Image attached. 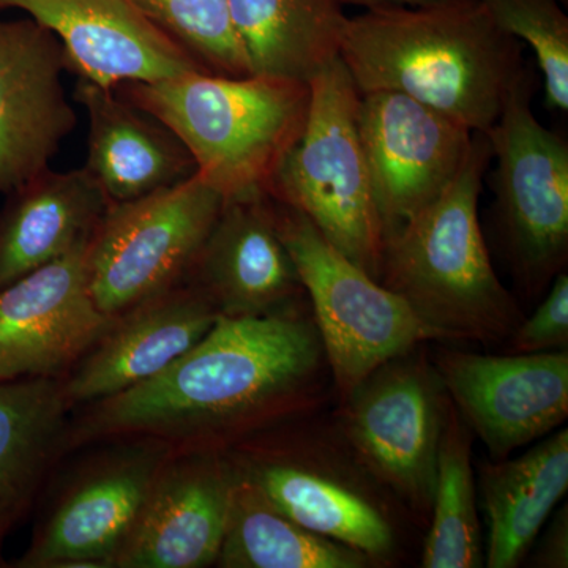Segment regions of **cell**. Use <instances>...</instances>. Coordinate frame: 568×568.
<instances>
[{"label":"cell","mask_w":568,"mask_h":568,"mask_svg":"<svg viewBox=\"0 0 568 568\" xmlns=\"http://www.w3.org/2000/svg\"><path fill=\"white\" fill-rule=\"evenodd\" d=\"M332 383L305 297L261 316H220L159 375L93 403L80 435L200 436L222 450L265 424L308 416Z\"/></svg>","instance_id":"1"},{"label":"cell","mask_w":568,"mask_h":568,"mask_svg":"<svg viewBox=\"0 0 568 568\" xmlns=\"http://www.w3.org/2000/svg\"><path fill=\"white\" fill-rule=\"evenodd\" d=\"M339 59L361 93H405L481 133L528 62L478 0L365 10L347 20Z\"/></svg>","instance_id":"2"},{"label":"cell","mask_w":568,"mask_h":568,"mask_svg":"<svg viewBox=\"0 0 568 568\" xmlns=\"http://www.w3.org/2000/svg\"><path fill=\"white\" fill-rule=\"evenodd\" d=\"M491 162L487 133L474 132L446 192L384 241L379 282L444 342L506 343L525 320L496 275L478 219Z\"/></svg>","instance_id":"3"},{"label":"cell","mask_w":568,"mask_h":568,"mask_svg":"<svg viewBox=\"0 0 568 568\" xmlns=\"http://www.w3.org/2000/svg\"><path fill=\"white\" fill-rule=\"evenodd\" d=\"M130 103L182 142L194 173L224 201L267 192L280 164L304 134L312 91L306 81L201 69L125 84Z\"/></svg>","instance_id":"4"},{"label":"cell","mask_w":568,"mask_h":568,"mask_svg":"<svg viewBox=\"0 0 568 568\" xmlns=\"http://www.w3.org/2000/svg\"><path fill=\"white\" fill-rule=\"evenodd\" d=\"M304 134L280 164L268 194L295 209L366 274L379 282L384 227L361 133V91L342 59L308 81Z\"/></svg>","instance_id":"5"},{"label":"cell","mask_w":568,"mask_h":568,"mask_svg":"<svg viewBox=\"0 0 568 568\" xmlns=\"http://www.w3.org/2000/svg\"><path fill=\"white\" fill-rule=\"evenodd\" d=\"M280 239L297 268L339 402L379 366L444 342L399 295L332 245L301 212L274 200Z\"/></svg>","instance_id":"6"},{"label":"cell","mask_w":568,"mask_h":568,"mask_svg":"<svg viewBox=\"0 0 568 568\" xmlns=\"http://www.w3.org/2000/svg\"><path fill=\"white\" fill-rule=\"evenodd\" d=\"M536 67L526 62L488 130L495 220L523 293H547L568 260V144L532 111Z\"/></svg>","instance_id":"7"},{"label":"cell","mask_w":568,"mask_h":568,"mask_svg":"<svg viewBox=\"0 0 568 568\" xmlns=\"http://www.w3.org/2000/svg\"><path fill=\"white\" fill-rule=\"evenodd\" d=\"M448 405L422 345L379 366L339 402L336 414V432L358 465L424 526Z\"/></svg>","instance_id":"8"},{"label":"cell","mask_w":568,"mask_h":568,"mask_svg":"<svg viewBox=\"0 0 568 568\" xmlns=\"http://www.w3.org/2000/svg\"><path fill=\"white\" fill-rule=\"evenodd\" d=\"M227 457L239 476L297 525L375 564L395 559L398 529L387 491L358 465L335 426L286 446H252Z\"/></svg>","instance_id":"9"},{"label":"cell","mask_w":568,"mask_h":568,"mask_svg":"<svg viewBox=\"0 0 568 568\" xmlns=\"http://www.w3.org/2000/svg\"><path fill=\"white\" fill-rule=\"evenodd\" d=\"M224 197L196 173L159 192L112 203L88 245L89 287L108 316L173 290L192 271Z\"/></svg>","instance_id":"10"},{"label":"cell","mask_w":568,"mask_h":568,"mask_svg":"<svg viewBox=\"0 0 568 568\" xmlns=\"http://www.w3.org/2000/svg\"><path fill=\"white\" fill-rule=\"evenodd\" d=\"M444 390L491 459L551 435L568 417V349L478 354L437 347L432 357Z\"/></svg>","instance_id":"11"},{"label":"cell","mask_w":568,"mask_h":568,"mask_svg":"<svg viewBox=\"0 0 568 568\" xmlns=\"http://www.w3.org/2000/svg\"><path fill=\"white\" fill-rule=\"evenodd\" d=\"M358 133L384 241L435 203L465 163L474 132L405 93H361Z\"/></svg>","instance_id":"12"},{"label":"cell","mask_w":568,"mask_h":568,"mask_svg":"<svg viewBox=\"0 0 568 568\" xmlns=\"http://www.w3.org/2000/svg\"><path fill=\"white\" fill-rule=\"evenodd\" d=\"M89 241L0 290V381L58 377L114 323L93 302Z\"/></svg>","instance_id":"13"},{"label":"cell","mask_w":568,"mask_h":568,"mask_svg":"<svg viewBox=\"0 0 568 568\" xmlns=\"http://www.w3.org/2000/svg\"><path fill=\"white\" fill-rule=\"evenodd\" d=\"M235 469L216 448L166 458L112 567L203 568L219 559Z\"/></svg>","instance_id":"14"},{"label":"cell","mask_w":568,"mask_h":568,"mask_svg":"<svg viewBox=\"0 0 568 568\" xmlns=\"http://www.w3.org/2000/svg\"><path fill=\"white\" fill-rule=\"evenodd\" d=\"M62 44L33 21H0V194L50 170L77 123L62 74Z\"/></svg>","instance_id":"15"},{"label":"cell","mask_w":568,"mask_h":568,"mask_svg":"<svg viewBox=\"0 0 568 568\" xmlns=\"http://www.w3.org/2000/svg\"><path fill=\"white\" fill-rule=\"evenodd\" d=\"M2 10L24 11L47 28L81 80L102 88L204 70L130 0H0Z\"/></svg>","instance_id":"16"},{"label":"cell","mask_w":568,"mask_h":568,"mask_svg":"<svg viewBox=\"0 0 568 568\" xmlns=\"http://www.w3.org/2000/svg\"><path fill=\"white\" fill-rule=\"evenodd\" d=\"M190 272L193 286L226 317L267 315L305 297L267 192L224 201Z\"/></svg>","instance_id":"17"},{"label":"cell","mask_w":568,"mask_h":568,"mask_svg":"<svg viewBox=\"0 0 568 568\" xmlns=\"http://www.w3.org/2000/svg\"><path fill=\"white\" fill-rule=\"evenodd\" d=\"M220 315L196 286H175L115 316L63 383L69 405L95 403L144 383L211 332Z\"/></svg>","instance_id":"18"},{"label":"cell","mask_w":568,"mask_h":568,"mask_svg":"<svg viewBox=\"0 0 568 568\" xmlns=\"http://www.w3.org/2000/svg\"><path fill=\"white\" fill-rule=\"evenodd\" d=\"M166 458L160 448H142L82 478L17 566L112 567Z\"/></svg>","instance_id":"19"},{"label":"cell","mask_w":568,"mask_h":568,"mask_svg":"<svg viewBox=\"0 0 568 568\" xmlns=\"http://www.w3.org/2000/svg\"><path fill=\"white\" fill-rule=\"evenodd\" d=\"M77 99L89 119L84 170L111 204L148 196L194 174L182 142L148 112L119 100L114 89L81 80Z\"/></svg>","instance_id":"20"},{"label":"cell","mask_w":568,"mask_h":568,"mask_svg":"<svg viewBox=\"0 0 568 568\" xmlns=\"http://www.w3.org/2000/svg\"><path fill=\"white\" fill-rule=\"evenodd\" d=\"M0 213V290L89 241L110 201L82 170H50L7 194Z\"/></svg>","instance_id":"21"},{"label":"cell","mask_w":568,"mask_h":568,"mask_svg":"<svg viewBox=\"0 0 568 568\" xmlns=\"http://www.w3.org/2000/svg\"><path fill=\"white\" fill-rule=\"evenodd\" d=\"M567 489V428L541 437L521 457L481 462L478 493L488 526L487 567L521 566Z\"/></svg>","instance_id":"22"},{"label":"cell","mask_w":568,"mask_h":568,"mask_svg":"<svg viewBox=\"0 0 568 568\" xmlns=\"http://www.w3.org/2000/svg\"><path fill=\"white\" fill-rule=\"evenodd\" d=\"M252 74L310 81L339 58L349 17L342 0H230Z\"/></svg>","instance_id":"23"},{"label":"cell","mask_w":568,"mask_h":568,"mask_svg":"<svg viewBox=\"0 0 568 568\" xmlns=\"http://www.w3.org/2000/svg\"><path fill=\"white\" fill-rule=\"evenodd\" d=\"M69 407L58 377L0 381V536L39 487Z\"/></svg>","instance_id":"24"},{"label":"cell","mask_w":568,"mask_h":568,"mask_svg":"<svg viewBox=\"0 0 568 568\" xmlns=\"http://www.w3.org/2000/svg\"><path fill=\"white\" fill-rule=\"evenodd\" d=\"M234 466V465H233ZM235 469V467H234ZM216 566L223 568H368V556L297 525L235 470Z\"/></svg>","instance_id":"25"},{"label":"cell","mask_w":568,"mask_h":568,"mask_svg":"<svg viewBox=\"0 0 568 568\" xmlns=\"http://www.w3.org/2000/svg\"><path fill=\"white\" fill-rule=\"evenodd\" d=\"M473 440L474 433L450 403L437 454L435 493L422 555L424 568H478L485 564Z\"/></svg>","instance_id":"26"},{"label":"cell","mask_w":568,"mask_h":568,"mask_svg":"<svg viewBox=\"0 0 568 568\" xmlns=\"http://www.w3.org/2000/svg\"><path fill=\"white\" fill-rule=\"evenodd\" d=\"M205 71L222 77L252 74L231 18L230 0H130Z\"/></svg>","instance_id":"27"},{"label":"cell","mask_w":568,"mask_h":568,"mask_svg":"<svg viewBox=\"0 0 568 568\" xmlns=\"http://www.w3.org/2000/svg\"><path fill=\"white\" fill-rule=\"evenodd\" d=\"M503 31L528 44L548 106L568 110V18L559 0H478Z\"/></svg>","instance_id":"28"},{"label":"cell","mask_w":568,"mask_h":568,"mask_svg":"<svg viewBox=\"0 0 568 568\" xmlns=\"http://www.w3.org/2000/svg\"><path fill=\"white\" fill-rule=\"evenodd\" d=\"M508 354L568 349V275L560 272L532 316L525 317L506 342Z\"/></svg>","instance_id":"29"},{"label":"cell","mask_w":568,"mask_h":568,"mask_svg":"<svg viewBox=\"0 0 568 568\" xmlns=\"http://www.w3.org/2000/svg\"><path fill=\"white\" fill-rule=\"evenodd\" d=\"M538 544L534 566L545 568L568 567V508L564 504L552 517Z\"/></svg>","instance_id":"30"},{"label":"cell","mask_w":568,"mask_h":568,"mask_svg":"<svg viewBox=\"0 0 568 568\" xmlns=\"http://www.w3.org/2000/svg\"><path fill=\"white\" fill-rule=\"evenodd\" d=\"M346 6L362 7L364 10L395 9V7H429L450 0H342Z\"/></svg>","instance_id":"31"},{"label":"cell","mask_w":568,"mask_h":568,"mask_svg":"<svg viewBox=\"0 0 568 568\" xmlns=\"http://www.w3.org/2000/svg\"><path fill=\"white\" fill-rule=\"evenodd\" d=\"M560 6H568V0H559Z\"/></svg>","instance_id":"32"},{"label":"cell","mask_w":568,"mask_h":568,"mask_svg":"<svg viewBox=\"0 0 568 568\" xmlns=\"http://www.w3.org/2000/svg\"><path fill=\"white\" fill-rule=\"evenodd\" d=\"M3 537L6 536H0V545H2Z\"/></svg>","instance_id":"33"}]
</instances>
